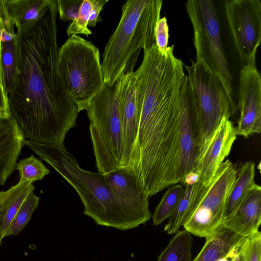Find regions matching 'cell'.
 I'll return each mask as SVG.
<instances>
[{
    "mask_svg": "<svg viewBox=\"0 0 261 261\" xmlns=\"http://www.w3.org/2000/svg\"><path fill=\"white\" fill-rule=\"evenodd\" d=\"M57 1L44 17L15 39L16 69L9 110L24 139L64 145L79 112L62 84L58 67Z\"/></svg>",
    "mask_w": 261,
    "mask_h": 261,
    "instance_id": "6da1fadb",
    "label": "cell"
},
{
    "mask_svg": "<svg viewBox=\"0 0 261 261\" xmlns=\"http://www.w3.org/2000/svg\"><path fill=\"white\" fill-rule=\"evenodd\" d=\"M23 145L37 154L77 192L84 215L98 225L126 230L137 225L118 202L103 174L84 170L64 145L24 139Z\"/></svg>",
    "mask_w": 261,
    "mask_h": 261,
    "instance_id": "7a4b0ae2",
    "label": "cell"
},
{
    "mask_svg": "<svg viewBox=\"0 0 261 261\" xmlns=\"http://www.w3.org/2000/svg\"><path fill=\"white\" fill-rule=\"evenodd\" d=\"M161 0H128L122 6L116 30L105 46L101 63L104 82L116 83L133 70L140 51L155 44V29L160 19Z\"/></svg>",
    "mask_w": 261,
    "mask_h": 261,
    "instance_id": "3957f363",
    "label": "cell"
},
{
    "mask_svg": "<svg viewBox=\"0 0 261 261\" xmlns=\"http://www.w3.org/2000/svg\"><path fill=\"white\" fill-rule=\"evenodd\" d=\"M186 8L193 28L196 60L218 77L233 98V75L228 55V39L231 38L225 1L189 0Z\"/></svg>",
    "mask_w": 261,
    "mask_h": 261,
    "instance_id": "277c9868",
    "label": "cell"
},
{
    "mask_svg": "<svg viewBox=\"0 0 261 261\" xmlns=\"http://www.w3.org/2000/svg\"><path fill=\"white\" fill-rule=\"evenodd\" d=\"M85 110L98 172L105 174L121 167L123 135L117 81L113 85L105 83Z\"/></svg>",
    "mask_w": 261,
    "mask_h": 261,
    "instance_id": "5b68a950",
    "label": "cell"
},
{
    "mask_svg": "<svg viewBox=\"0 0 261 261\" xmlns=\"http://www.w3.org/2000/svg\"><path fill=\"white\" fill-rule=\"evenodd\" d=\"M58 67L66 92L79 112L85 110L105 83L98 49L72 35L59 49Z\"/></svg>",
    "mask_w": 261,
    "mask_h": 261,
    "instance_id": "8992f818",
    "label": "cell"
},
{
    "mask_svg": "<svg viewBox=\"0 0 261 261\" xmlns=\"http://www.w3.org/2000/svg\"><path fill=\"white\" fill-rule=\"evenodd\" d=\"M185 67L198 118V160L222 119H229L236 112L237 107L220 80L202 62L196 60L191 66Z\"/></svg>",
    "mask_w": 261,
    "mask_h": 261,
    "instance_id": "52a82bcc",
    "label": "cell"
},
{
    "mask_svg": "<svg viewBox=\"0 0 261 261\" xmlns=\"http://www.w3.org/2000/svg\"><path fill=\"white\" fill-rule=\"evenodd\" d=\"M237 172L236 166L229 160L221 164L210 184L204 187L194 211L183 225L185 230L206 239L222 225L227 198Z\"/></svg>",
    "mask_w": 261,
    "mask_h": 261,
    "instance_id": "ba28073f",
    "label": "cell"
},
{
    "mask_svg": "<svg viewBox=\"0 0 261 261\" xmlns=\"http://www.w3.org/2000/svg\"><path fill=\"white\" fill-rule=\"evenodd\" d=\"M226 21L242 67L255 62L261 41V2L259 0L225 1Z\"/></svg>",
    "mask_w": 261,
    "mask_h": 261,
    "instance_id": "9c48e42d",
    "label": "cell"
},
{
    "mask_svg": "<svg viewBox=\"0 0 261 261\" xmlns=\"http://www.w3.org/2000/svg\"><path fill=\"white\" fill-rule=\"evenodd\" d=\"M103 174L118 202L137 227L150 220L149 197L133 167L121 166Z\"/></svg>",
    "mask_w": 261,
    "mask_h": 261,
    "instance_id": "30bf717a",
    "label": "cell"
},
{
    "mask_svg": "<svg viewBox=\"0 0 261 261\" xmlns=\"http://www.w3.org/2000/svg\"><path fill=\"white\" fill-rule=\"evenodd\" d=\"M240 116L237 136L245 138L261 131V76L253 62L242 67L238 92Z\"/></svg>",
    "mask_w": 261,
    "mask_h": 261,
    "instance_id": "8fae6325",
    "label": "cell"
},
{
    "mask_svg": "<svg viewBox=\"0 0 261 261\" xmlns=\"http://www.w3.org/2000/svg\"><path fill=\"white\" fill-rule=\"evenodd\" d=\"M119 103L123 135L121 166H128L135 146L138 126V113L134 70L123 73L117 80Z\"/></svg>",
    "mask_w": 261,
    "mask_h": 261,
    "instance_id": "7c38bea8",
    "label": "cell"
},
{
    "mask_svg": "<svg viewBox=\"0 0 261 261\" xmlns=\"http://www.w3.org/2000/svg\"><path fill=\"white\" fill-rule=\"evenodd\" d=\"M237 136L232 121L223 118L197 162L196 170L204 187L210 184L218 169L229 155Z\"/></svg>",
    "mask_w": 261,
    "mask_h": 261,
    "instance_id": "4fadbf2b",
    "label": "cell"
},
{
    "mask_svg": "<svg viewBox=\"0 0 261 261\" xmlns=\"http://www.w3.org/2000/svg\"><path fill=\"white\" fill-rule=\"evenodd\" d=\"M261 222V187L256 184L223 225L245 237L258 230Z\"/></svg>",
    "mask_w": 261,
    "mask_h": 261,
    "instance_id": "5bb4252c",
    "label": "cell"
},
{
    "mask_svg": "<svg viewBox=\"0 0 261 261\" xmlns=\"http://www.w3.org/2000/svg\"><path fill=\"white\" fill-rule=\"evenodd\" d=\"M24 139L12 117L0 119V185H3L16 169Z\"/></svg>",
    "mask_w": 261,
    "mask_h": 261,
    "instance_id": "9a60e30c",
    "label": "cell"
},
{
    "mask_svg": "<svg viewBox=\"0 0 261 261\" xmlns=\"http://www.w3.org/2000/svg\"><path fill=\"white\" fill-rule=\"evenodd\" d=\"M246 238L222 224L214 233L205 239L201 250L192 261H217L224 257L231 259Z\"/></svg>",
    "mask_w": 261,
    "mask_h": 261,
    "instance_id": "2e32d148",
    "label": "cell"
},
{
    "mask_svg": "<svg viewBox=\"0 0 261 261\" xmlns=\"http://www.w3.org/2000/svg\"><path fill=\"white\" fill-rule=\"evenodd\" d=\"M8 15L21 35L44 17L52 0H5Z\"/></svg>",
    "mask_w": 261,
    "mask_h": 261,
    "instance_id": "e0dca14e",
    "label": "cell"
},
{
    "mask_svg": "<svg viewBox=\"0 0 261 261\" xmlns=\"http://www.w3.org/2000/svg\"><path fill=\"white\" fill-rule=\"evenodd\" d=\"M34 189L33 183L26 182L0 192V244L19 208Z\"/></svg>",
    "mask_w": 261,
    "mask_h": 261,
    "instance_id": "ac0fdd59",
    "label": "cell"
},
{
    "mask_svg": "<svg viewBox=\"0 0 261 261\" xmlns=\"http://www.w3.org/2000/svg\"><path fill=\"white\" fill-rule=\"evenodd\" d=\"M204 186L200 180L186 186L184 194L172 215L164 227L168 234L177 233L194 211L202 193Z\"/></svg>",
    "mask_w": 261,
    "mask_h": 261,
    "instance_id": "d6986e66",
    "label": "cell"
},
{
    "mask_svg": "<svg viewBox=\"0 0 261 261\" xmlns=\"http://www.w3.org/2000/svg\"><path fill=\"white\" fill-rule=\"evenodd\" d=\"M254 177V163L251 161L245 162L237 172L236 178L227 198L224 221L232 215L248 192L256 185Z\"/></svg>",
    "mask_w": 261,
    "mask_h": 261,
    "instance_id": "ffe728a7",
    "label": "cell"
},
{
    "mask_svg": "<svg viewBox=\"0 0 261 261\" xmlns=\"http://www.w3.org/2000/svg\"><path fill=\"white\" fill-rule=\"evenodd\" d=\"M192 243L190 232L186 230L178 231L159 255L157 261H192Z\"/></svg>",
    "mask_w": 261,
    "mask_h": 261,
    "instance_id": "44dd1931",
    "label": "cell"
},
{
    "mask_svg": "<svg viewBox=\"0 0 261 261\" xmlns=\"http://www.w3.org/2000/svg\"><path fill=\"white\" fill-rule=\"evenodd\" d=\"M185 189L182 185L175 184L164 193L152 216L153 224L158 225L169 218L175 211Z\"/></svg>",
    "mask_w": 261,
    "mask_h": 261,
    "instance_id": "7402d4cb",
    "label": "cell"
},
{
    "mask_svg": "<svg viewBox=\"0 0 261 261\" xmlns=\"http://www.w3.org/2000/svg\"><path fill=\"white\" fill-rule=\"evenodd\" d=\"M16 169L19 172L20 178L18 183L20 184L41 180L50 173L42 162L33 155L19 161Z\"/></svg>",
    "mask_w": 261,
    "mask_h": 261,
    "instance_id": "603a6c76",
    "label": "cell"
},
{
    "mask_svg": "<svg viewBox=\"0 0 261 261\" xmlns=\"http://www.w3.org/2000/svg\"><path fill=\"white\" fill-rule=\"evenodd\" d=\"M40 198L31 193L22 203L10 226L5 237L15 236L20 233L30 220L33 212L37 207Z\"/></svg>",
    "mask_w": 261,
    "mask_h": 261,
    "instance_id": "cb8c5ba5",
    "label": "cell"
},
{
    "mask_svg": "<svg viewBox=\"0 0 261 261\" xmlns=\"http://www.w3.org/2000/svg\"><path fill=\"white\" fill-rule=\"evenodd\" d=\"M2 61L5 88L8 94L13 83L16 69V47L15 39L2 43Z\"/></svg>",
    "mask_w": 261,
    "mask_h": 261,
    "instance_id": "d4e9b609",
    "label": "cell"
},
{
    "mask_svg": "<svg viewBox=\"0 0 261 261\" xmlns=\"http://www.w3.org/2000/svg\"><path fill=\"white\" fill-rule=\"evenodd\" d=\"M92 8V0L83 1L77 18L72 21L67 28V34L69 37L78 34L88 36L92 34L88 26Z\"/></svg>",
    "mask_w": 261,
    "mask_h": 261,
    "instance_id": "484cf974",
    "label": "cell"
},
{
    "mask_svg": "<svg viewBox=\"0 0 261 261\" xmlns=\"http://www.w3.org/2000/svg\"><path fill=\"white\" fill-rule=\"evenodd\" d=\"M244 261H261V233L257 230L247 237L242 244Z\"/></svg>",
    "mask_w": 261,
    "mask_h": 261,
    "instance_id": "4316f807",
    "label": "cell"
},
{
    "mask_svg": "<svg viewBox=\"0 0 261 261\" xmlns=\"http://www.w3.org/2000/svg\"><path fill=\"white\" fill-rule=\"evenodd\" d=\"M84 0H58L57 1L58 14L63 21L75 19L79 14L80 7Z\"/></svg>",
    "mask_w": 261,
    "mask_h": 261,
    "instance_id": "83f0119b",
    "label": "cell"
},
{
    "mask_svg": "<svg viewBox=\"0 0 261 261\" xmlns=\"http://www.w3.org/2000/svg\"><path fill=\"white\" fill-rule=\"evenodd\" d=\"M155 45L158 50L162 54H165L169 50L168 45L169 29L167 20L165 17L160 18L155 29Z\"/></svg>",
    "mask_w": 261,
    "mask_h": 261,
    "instance_id": "f1b7e54d",
    "label": "cell"
},
{
    "mask_svg": "<svg viewBox=\"0 0 261 261\" xmlns=\"http://www.w3.org/2000/svg\"><path fill=\"white\" fill-rule=\"evenodd\" d=\"M1 17L0 14V30L1 27ZM2 44L0 38V100L5 110L10 114L9 107L8 96L7 93L4 80V75L2 61Z\"/></svg>",
    "mask_w": 261,
    "mask_h": 261,
    "instance_id": "f546056e",
    "label": "cell"
},
{
    "mask_svg": "<svg viewBox=\"0 0 261 261\" xmlns=\"http://www.w3.org/2000/svg\"><path fill=\"white\" fill-rule=\"evenodd\" d=\"M93 8L90 13L88 22V26L94 27L97 22L100 21L99 14L103 7L109 2L108 0H92Z\"/></svg>",
    "mask_w": 261,
    "mask_h": 261,
    "instance_id": "4dcf8cb0",
    "label": "cell"
},
{
    "mask_svg": "<svg viewBox=\"0 0 261 261\" xmlns=\"http://www.w3.org/2000/svg\"><path fill=\"white\" fill-rule=\"evenodd\" d=\"M199 180H200L199 175L196 170H194L187 173L181 183L187 186L193 185Z\"/></svg>",
    "mask_w": 261,
    "mask_h": 261,
    "instance_id": "1f68e13d",
    "label": "cell"
},
{
    "mask_svg": "<svg viewBox=\"0 0 261 261\" xmlns=\"http://www.w3.org/2000/svg\"><path fill=\"white\" fill-rule=\"evenodd\" d=\"M17 34H12L8 32L7 30L1 25L0 30V38L2 43L8 42L13 41L17 37Z\"/></svg>",
    "mask_w": 261,
    "mask_h": 261,
    "instance_id": "d6a6232c",
    "label": "cell"
},
{
    "mask_svg": "<svg viewBox=\"0 0 261 261\" xmlns=\"http://www.w3.org/2000/svg\"><path fill=\"white\" fill-rule=\"evenodd\" d=\"M231 261H244L242 245L240 246L239 249L238 250V251L236 252V253L234 254V255L231 259Z\"/></svg>",
    "mask_w": 261,
    "mask_h": 261,
    "instance_id": "836d02e7",
    "label": "cell"
},
{
    "mask_svg": "<svg viewBox=\"0 0 261 261\" xmlns=\"http://www.w3.org/2000/svg\"><path fill=\"white\" fill-rule=\"evenodd\" d=\"M11 115L7 113L5 111H4L3 109L0 108V119H6L10 118Z\"/></svg>",
    "mask_w": 261,
    "mask_h": 261,
    "instance_id": "e575fe53",
    "label": "cell"
},
{
    "mask_svg": "<svg viewBox=\"0 0 261 261\" xmlns=\"http://www.w3.org/2000/svg\"><path fill=\"white\" fill-rule=\"evenodd\" d=\"M217 261H231V260L230 258H229L228 257H224L220 258Z\"/></svg>",
    "mask_w": 261,
    "mask_h": 261,
    "instance_id": "d590c367",
    "label": "cell"
},
{
    "mask_svg": "<svg viewBox=\"0 0 261 261\" xmlns=\"http://www.w3.org/2000/svg\"><path fill=\"white\" fill-rule=\"evenodd\" d=\"M0 108H2V109H3L4 111H5V109H4L3 107V105H2V102H1V100H0ZM6 112L11 115V114H9V113H8L7 112Z\"/></svg>",
    "mask_w": 261,
    "mask_h": 261,
    "instance_id": "8d00e7d4",
    "label": "cell"
}]
</instances>
